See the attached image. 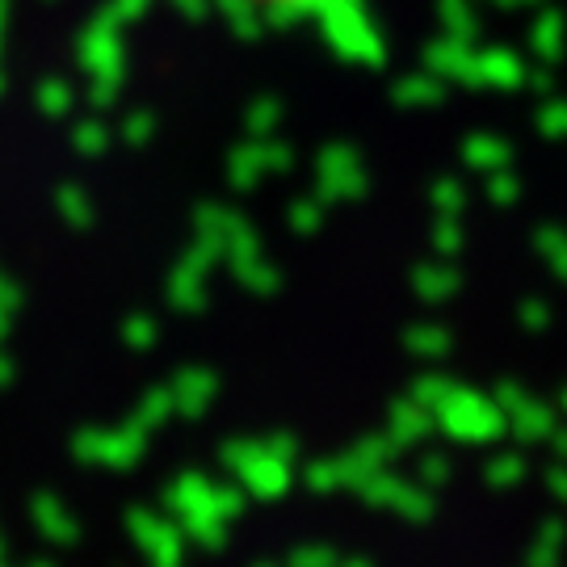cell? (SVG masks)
Wrapping results in <instances>:
<instances>
[{
  "instance_id": "1",
  "label": "cell",
  "mask_w": 567,
  "mask_h": 567,
  "mask_svg": "<svg viewBox=\"0 0 567 567\" xmlns=\"http://www.w3.org/2000/svg\"><path fill=\"white\" fill-rule=\"evenodd\" d=\"M274 4H282V0H274Z\"/></svg>"
}]
</instances>
